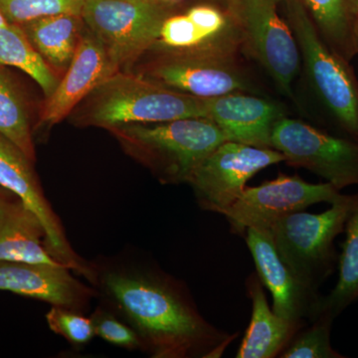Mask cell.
<instances>
[{
	"mask_svg": "<svg viewBox=\"0 0 358 358\" xmlns=\"http://www.w3.org/2000/svg\"><path fill=\"white\" fill-rule=\"evenodd\" d=\"M285 4L308 83L336 136L358 141V80L350 61L324 42L301 0H285Z\"/></svg>",
	"mask_w": 358,
	"mask_h": 358,
	"instance_id": "4",
	"label": "cell"
},
{
	"mask_svg": "<svg viewBox=\"0 0 358 358\" xmlns=\"http://www.w3.org/2000/svg\"><path fill=\"white\" fill-rule=\"evenodd\" d=\"M8 194H13V193L8 192V190H6V188L1 187V186H0V196H6V195Z\"/></svg>",
	"mask_w": 358,
	"mask_h": 358,
	"instance_id": "31",
	"label": "cell"
},
{
	"mask_svg": "<svg viewBox=\"0 0 358 358\" xmlns=\"http://www.w3.org/2000/svg\"><path fill=\"white\" fill-rule=\"evenodd\" d=\"M345 233L338 264V282L331 293L322 296L320 303V313L327 310L334 317L358 301V193L352 195Z\"/></svg>",
	"mask_w": 358,
	"mask_h": 358,
	"instance_id": "22",
	"label": "cell"
},
{
	"mask_svg": "<svg viewBox=\"0 0 358 358\" xmlns=\"http://www.w3.org/2000/svg\"><path fill=\"white\" fill-rule=\"evenodd\" d=\"M84 20L77 14L46 16L21 24L33 46L51 67L67 68L76 51Z\"/></svg>",
	"mask_w": 358,
	"mask_h": 358,
	"instance_id": "20",
	"label": "cell"
},
{
	"mask_svg": "<svg viewBox=\"0 0 358 358\" xmlns=\"http://www.w3.org/2000/svg\"><path fill=\"white\" fill-rule=\"evenodd\" d=\"M0 65L24 72L39 85L46 99L59 84L51 66L33 46L20 25L8 22L0 28Z\"/></svg>",
	"mask_w": 358,
	"mask_h": 358,
	"instance_id": "23",
	"label": "cell"
},
{
	"mask_svg": "<svg viewBox=\"0 0 358 358\" xmlns=\"http://www.w3.org/2000/svg\"><path fill=\"white\" fill-rule=\"evenodd\" d=\"M119 72L102 42L93 32L82 33L79 44L62 81L46 99L40 122L53 126L68 117L93 90Z\"/></svg>",
	"mask_w": 358,
	"mask_h": 358,
	"instance_id": "15",
	"label": "cell"
},
{
	"mask_svg": "<svg viewBox=\"0 0 358 358\" xmlns=\"http://www.w3.org/2000/svg\"><path fill=\"white\" fill-rule=\"evenodd\" d=\"M336 317L324 310L310 322V326L303 327L294 336L280 358H345L331 345V334Z\"/></svg>",
	"mask_w": 358,
	"mask_h": 358,
	"instance_id": "25",
	"label": "cell"
},
{
	"mask_svg": "<svg viewBox=\"0 0 358 358\" xmlns=\"http://www.w3.org/2000/svg\"><path fill=\"white\" fill-rule=\"evenodd\" d=\"M350 202L352 195L343 194L322 213L294 212L270 231L282 262L313 291L320 292L338 264L334 240L345 232Z\"/></svg>",
	"mask_w": 358,
	"mask_h": 358,
	"instance_id": "5",
	"label": "cell"
},
{
	"mask_svg": "<svg viewBox=\"0 0 358 358\" xmlns=\"http://www.w3.org/2000/svg\"><path fill=\"white\" fill-rule=\"evenodd\" d=\"M33 166L34 162L15 143L0 133V186L20 197L38 216L46 232V246L50 255L95 284L96 267L78 255L71 246Z\"/></svg>",
	"mask_w": 358,
	"mask_h": 358,
	"instance_id": "11",
	"label": "cell"
},
{
	"mask_svg": "<svg viewBox=\"0 0 358 358\" xmlns=\"http://www.w3.org/2000/svg\"><path fill=\"white\" fill-rule=\"evenodd\" d=\"M96 286L150 357L219 358L237 338L205 320L185 284L162 271L98 268Z\"/></svg>",
	"mask_w": 358,
	"mask_h": 358,
	"instance_id": "1",
	"label": "cell"
},
{
	"mask_svg": "<svg viewBox=\"0 0 358 358\" xmlns=\"http://www.w3.org/2000/svg\"><path fill=\"white\" fill-rule=\"evenodd\" d=\"M0 133L6 136L33 162H36L29 105L20 85L0 65Z\"/></svg>",
	"mask_w": 358,
	"mask_h": 358,
	"instance_id": "24",
	"label": "cell"
},
{
	"mask_svg": "<svg viewBox=\"0 0 358 358\" xmlns=\"http://www.w3.org/2000/svg\"><path fill=\"white\" fill-rule=\"evenodd\" d=\"M0 261L61 264L47 249L38 216L14 194L0 196Z\"/></svg>",
	"mask_w": 358,
	"mask_h": 358,
	"instance_id": "19",
	"label": "cell"
},
{
	"mask_svg": "<svg viewBox=\"0 0 358 358\" xmlns=\"http://www.w3.org/2000/svg\"><path fill=\"white\" fill-rule=\"evenodd\" d=\"M257 274L273 296V312L289 320L312 322L320 315L322 294L308 288L292 272L275 250L268 231L248 229L245 234Z\"/></svg>",
	"mask_w": 358,
	"mask_h": 358,
	"instance_id": "13",
	"label": "cell"
},
{
	"mask_svg": "<svg viewBox=\"0 0 358 358\" xmlns=\"http://www.w3.org/2000/svg\"><path fill=\"white\" fill-rule=\"evenodd\" d=\"M166 52H213L236 55L241 37L230 14L209 6L192 7L185 14L169 16L160 29Z\"/></svg>",
	"mask_w": 358,
	"mask_h": 358,
	"instance_id": "16",
	"label": "cell"
},
{
	"mask_svg": "<svg viewBox=\"0 0 358 358\" xmlns=\"http://www.w3.org/2000/svg\"><path fill=\"white\" fill-rule=\"evenodd\" d=\"M341 196V190L329 182L313 185L296 176L279 174L262 185L247 186L223 216L234 234L245 237L248 229L270 232L289 214L322 202L333 204Z\"/></svg>",
	"mask_w": 358,
	"mask_h": 358,
	"instance_id": "10",
	"label": "cell"
},
{
	"mask_svg": "<svg viewBox=\"0 0 358 358\" xmlns=\"http://www.w3.org/2000/svg\"><path fill=\"white\" fill-rule=\"evenodd\" d=\"M282 162L284 155L274 148L225 141L200 162L187 183L200 208L224 215L241 196L250 179Z\"/></svg>",
	"mask_w": 358,
	"mask_h": 358,
	"instance_id": "9",
	"label": "cell"
},
{
	"mask_svg": "<svg viewBox=\"0 0 358 358\" xmlns=\"http://www.w3.org/2000/svg\"><path fill=\"white\" fill-rule=\"evenodd\" d=\"M84 0H0V11L13 24L57 14L82 15Z\"/></svg>",
	"mask_w": 358,
	"mask_h": 358,
	"instance_id": "26",
	"label": "cell"
},
{
	"mask_svg": "<svg viewBox=\"0 0 358 358\" xmlns=\"http://www.w3.org/2000/svg\"><path fill=\"white\" fill-rule=\"evenodd\" d=\"M272 148L289 166L307 169L338 190L358 185V141L282 117L273 131Z\"/></svg>",
	"mask_w": 358,
	"mask_h": 358,
	"instance_id": "8",
	"label": "cell"
},
{
	"mask_svg": "<svg viewBox=\"0 0 358 358\" xmlns=\"http://www.w3.org/2000/svg\"><path fill=\"white\" fill-rule=\"evenodd\" d=\"M205 119L222 131L226 140L272 148L275 124L285 117L277 103L241 92L203 99Z\"/></svg>",
	"mask_w": 358,
	"mask_h": 358,
	"instance_id": "17",
	"label": "cell"
},
{
	"mask_svg": "<svg viewBox=\"0 0 358 358\" xmlns=\"http://www.w3.org/2000/svg\"><path fill=\"white\" fill-rule=\"evenodd\" d=\"M246 289L252 301L251 320L236 357H280L294 336L308 326V322L285 320L275 315L268 306L263 282L257 273L247 278Z\"/></svg>",
	"mask_w": 358,
	"mask_h": 358,
	"instance_id": "18",
	"label": "cell"
},
{
	"mask_svg": "<svg viewBox=\"0 0 358 358\" xmlns=\"http://www.w3.org/2000/svg\"><path fill=\"white\" fill-rule=\"evenodd\" d=\"M145 77L201 99L249 89L235 55L213 52H166Z\"/></svg>",
	"mask_w": 358,
	"mask_h": 358,
	"instance_id": "12",
	"label": "cell"
},
{
	"mask_svg": "<svg viewBox=\"0 0 358 358\" xmlns=\"http://www.w3.org/2000/svg\"><path fill=\"white\" fill-rule=\"evenodd\" d=\"M7 23H8V21L6 20L3 14H2L1 11H0V28L3 27V26L6 25Z\"/></svg>",
	"mask_w": 358,
	"mask_h": 358,
	"instance_id": "30",
	"label": "cell"
},
{
	"mask_svg": "<svg viewBox=\"0 0 358 358\" xmlns=\"http://www.w3.org/2000/svg\"><path fill=\"white\" fill-rule=\"evenodd\" d=\"M72 113L77 126L108 131L129 124L205 119L203 99L120 71L93 90Z\"/></svg>",
	"mask_w": 358,
	"mask_h": 358,
	"instance_id": "2",
	"label": "cell"
},
{
	"mask_svg": "<svg viewBox=\"0 0 358 358\" xmlns=\"http://www.w3.org/2000/svg\"><path fill=\"white\" fill-rule=\"evenodd\" d=\"M90 317L93 322L95 336H100L110 345L127 350H141L140 338L133 327L122 322L114 313L98 308Z\"/></svg>",
	"mask_w": 358,
	"mask_h": 358,
	"instance_id": "28",
	"label": "cell"
},
{
	"mask_svg": "<svg viewBox=\"0 0 358 358\" xmlns=\"http://www.w3.org/2000/svg\"><path fill=\"white\" fill-rule=\"evenodd\" d=\"M46 320L53 333L63 336L74 345H86L95 336L91 317H85L84 313L52 306L46 313Z\"/></svg>",
	"mask_w": 358,
	"mask_h": 358,
	"instance_id": "27",
	"label": "cell"
},
{
	"mask_svg": "<svg viewBox=\"0 0 358 358\" xmlns=\"http://www.w3.org/2000/svg\"><path fill=\"white\" fill-rule=\"evenodd\" d=\"M355 44H357V54H358V0H357V28H355Z\"/></svg>",
	"mask_w": 358,
	"mask_h": 358,
	"instance_id": "29",
	"label": "cell"
},
{
	"mask_svg": "<svg viewBox=\"0 0 358 358\" xmlns=\"http://www.w3.org/2000/svg\"><path fill=\"white\" fill-rule=\"evenodd\" d=\"M167 17L159 0H84L82 10L85 24L119 71L157 44Z\"/></svg>",
	"mask_w": 358,
	"mask_h": 358,
	"instance_id": "6",
	"label": "cell"
},
{
	"mask_svg": "<svg viewBox=\"0 0 358 358\" xmlns=\"http://www.w3.org/2000/svg\"><path fill=\"white\" fill-rule=\"evenodd\" d=\"M124 150L164 185L187 183L197 166L226 140L204 117L159 124H129L109 129Z\"/></svg>",
	"mask_w": 358,
	"mask_h": 358,
	"instance_id": "3",
	"label": "cell"
},
{
	"mask_svg": "<svg viewBox=\"0 0 358 358\" xmlns=\"http://www.w3.org/2000/svg\"><path fill=\"white\" fill-rule=\"evenodd\" d=\"M71 271L62 264L0 261V291L85 313L98 292L79 281Z\"/></svg>",
	"mask_w": 358,
	"mask_h": 358,
	"instance_id": "14",
	"label": "cell"
},
{
	"mask_svg": "<svg viewBox=\"0 0 358 358\" xmlns=\"http://www.w3.org/2000/svg\"><path fill=\"white\" fill-rule=\"evenodd\" d=\"M278 0H232L230 14L242 48L267 71L285 95L293 96L300 69V49L287 20L278 13Z\"/></svg>",
	"mask_w": 358,
	"mask_h": 358,
	"instance_id": "7",
	"label": "cell"
},
{
	"mask_svg": "<svg viewBox=\"0 0 358 358\" xmlns=\"http://www.w3.org/2000/svg\"><path fill=\"white\" fill-rule=\"evenodd\" d=\"M322 38L348 61L357 55V0H303Z\"/></svg>",
	"mask_w": 358,
	"mask_h": 358,
	"instance_id": "21",
	"label": "cell"
}]
</instances>
